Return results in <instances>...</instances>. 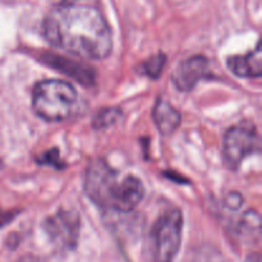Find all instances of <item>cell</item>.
<instances>
[{
    "label": "cell",
    "instance_id": "obj_1",
    "mask_svg": "<svg viewBox=\"0 0 262 262\" xmlns=\"http://www.w3.org/2000/svg\"><path fill=\"white\" fill-rule=\"evenodd\" d=\"M43 35L54 48L83 59L101 60L112 51V31L104 15L76 3L51 9L43 20Z\"/></svg>",
    "mask_w": 262,
    "mask_h": 262
},
{
    "label": "cell",
    "instance_id": "obj_2",
    "mask_svg": "<svg viewBox=\"0 0 262 262\" xmlns=\"http://www.w3.org/2000/svg\"><path fill=\"white\" fill-rule=\"evenodd\" d=\"M84 191L95 205L115 212L132 211L145 196V187L140 179L133 176L122 178L102 159L90 163Z\"/></svg>",
    "mask_w": 262,
    "mask_h": 262
},
{
    "label": "cell",
    "instance_id": "obj_3",
    "mask_svg": "<svg viewBox=\"0 0 262 262\" xmlns=\"http://www.w3.org/2000/svg\"><path fill=\"white\" fill-rule=\"evenodd\" d=\"M36 114L48 122H61L77 110L78 96L71 83L59 79L42 81L36 84L32 95Z\"/></svg>",
    "mask_w": 262,
    "mask_h": 262
},
{
    "label": "cell",
    "instance_id": "obj_4",
    "mask_svg": "<svg viewBox=\"0 0 262 262\" xmlns=\"http://www.w3.org/2000/svg\"><path fill=\"white\" fill-rule=\"evenodd\" d=\"M183 216L177 209L158 217L147 235L145 256L148 262H173L181 247Z\"/></svg>",
    "mask_w": 262,
    "mask_h": 262
},
{
    "label": "cell",
    "instance_id": "obj_5",
    "mask_svg": "<svg viewBox=\"0 0 262 262\" xmlns=\"http://www.w3.org/2000/svg\"><path fill=\"white\" fill-rule=\"evenodd\" d=\"M258 150L260 138L256 127L251 123H239L225 133L223 156L229 169H238L247 156L257 152Z\"/></svg>",
    "mask_w": 262,
    "mask_h": 262
},
{
    "label": "cell",
    "instance_id": "obj_6",
    "mask_svg": "<svg viewBox=\"0 0 262 262\" xmlns=\"http://www.w3.org/2000/svg\"><path fill=\"white\" fill-rule=\"evenodd\" d=\"M79 215L72 210H59L43 222L49 241L59 251L74 250L79 238Z\"/></svg>",
    "mask_w": 262,
    "mask_h": 262
},
{
    "label": "cell",
    "instance_id": "obj_7",
    "mask_svg": "<svg viewBox=\"0 0 262 262\" xmlns=\"http://www.w3.org/2000/svg\"><path fill=\"white\" fill-rule=\"evenodd\" d=\"M209 60L197 55L182 61L173 73V83L179 91H191L201 79L209 78Z\"/></svg>",
    "mask_w": 262,
    "mask_h": 262
},
{
    "label": "cell",
    "instance_id": "obj_8",
    "mask_svg": "<svg viewBox=\"0 0 262 262\" xmlns=\"http://www.w3.org/2000/svg\"><path fill=\"white\" fill-rule=\"evenodd\" d=\"M228 67L238 77L258 78L262 74L261 49L257 48L245 55H235L228 59Z\"/></svg>",
    "mask_w": 262,
    "mask_h": 262
},
{
    "label": "cell",
    "instance_id": "obj_9",
    "mask_svg": "<svg viewBox=\"0 0 262 262\" xmlns=\"http://www.w3.org/2000/svg\"><path fill=\"white\" fill-rule=\"evenodd\" d=\"M154 122L161 135H170L181 124V114L165 100L158 99L154 107Z\"/></svg>",
    "mask_w": 262,
    "mask_h": 262
},
{
    "label": "cell",
    "instance_id": "obj_10",
    "mask_svg": "<svg viewBox=\"0 0 262 262\" xmlns=\"http://www.w3.org/2000/svg\"><path fill=\"white\" fill-rule=\"evenodd\" d=\"M241 235H247V237H260V217L255 211H248L243 217V222H241L239 227Z\"/></svg>",
    "mask_w": 262,
    "mask_h": 262
},
{
    "label": "cell",
    "instance_id": "obj_11",
    "mask_svg": "<svg viewBox=\"0 0 262 262\" xmlns=\"http://www.w3.org/2000/svg\"><path fill=\"white\" fill-rule=\"evenodd\" d=\"M165 55L161 53L156 54L155 56H151L150 59L147 60V63L143 66V73L147 74L148 77H151V78H158L159 76L161 74V72H163V68L164 66H165Z\"/></svg>",
    "mask_w": 262,
    "mask_h": 262
},
{
    "label": "cell",
    "instance_id": "obj_12",
    "mask_svg": "<svg viewBox=\"0 0 262 262\" xmlns=\"http://www.w3.org/2000/svg\"><path fill=\"white\" fill-rule=\"evenodd\" d=\"M120 112L118 109H106L104 112L99 113L95 118V127L96 128H105L107 125L113 124L119 117Z\"/></svg>",
    "mask_w": 262,
    "mask_h": 262
},
{
    "label": "cell",
    "instance_id": "obj_13",
    "mask_svg": "<svg viewBox=\"0 0 262 262\" xmlns=\"http://www.w3.org/2000/svg\"><path fill=\"white\" fill-rule=\"evenodd\" d=\"M246 262H261L260 256H258L257 253H256V255H252V256H248Z\"/></svg>",
    "mask_w": 262,
    "mask_h": 262
},
{
    "label": "cell",
    "instance_id": "obj_14",
    "mask_svg": "<svg viewBox=\"0 0 262 262\" xmlns=\"http://www.w3.org/2000/svg\"><path fill=\"white\" fill-rule=\"evenodd\" d=\"M60 4H72V3H76L77 0H59Z\"/></svg>",
    "mask_w": 262,
    "mask_h": 262
},
{
    "label": "cell",
    "instance_id": "obj_15",
    "mask_svg": "<svg viewBox=\"0 0 262 262\" xmlns=\"http://www.w3.org/2000/svg\"><path fill=\"white\" fill-rule=\"evenodd\" d=\"M19 262H38V260H36V258H23Z\"/></svg>",
    "mask_w": 262,
    "mask_h": 262
}]
</instances>
